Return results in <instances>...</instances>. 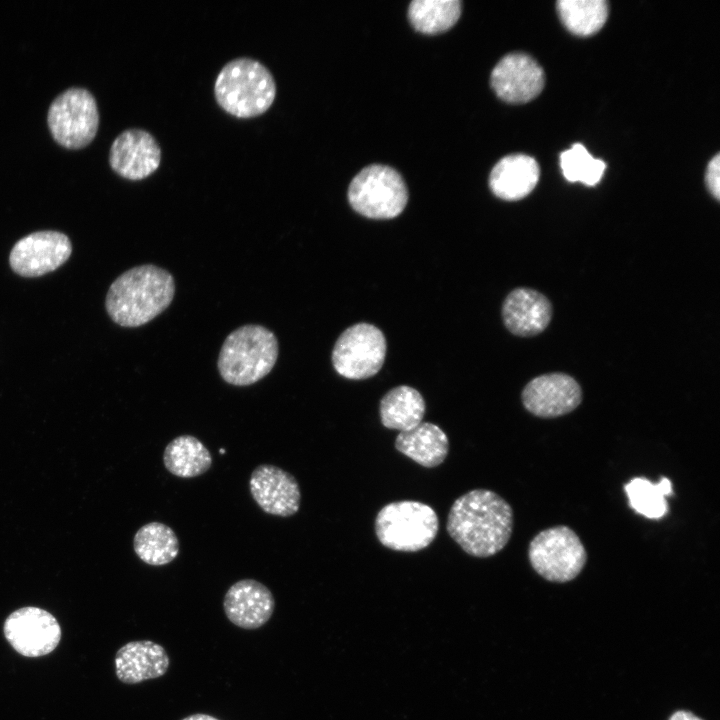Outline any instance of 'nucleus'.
<instances>
[{"mask_svg":"<svg viewBox=\"0 0 720 720\" xmlns=\"http://www.w3.org/2000/svg\"><path fill=\"white\" fill-rule=\"evenodd\" d=\"M451 538L469 555L486 558L500 552L513 531V510L497 493L471 490L455 500L447 518Z\"/></svg>","mask_w":720,"mask_h":720,"instance_id":"1","label":"nucleus"},{"mask_svg":"<svg viewBox=\"0 0 720 720\" xmlns=\"http://www.w3.org/2000/svg\"><path fill=\"white\" fill-rule=\"evenodd\" d=\"M175 295L172 274L153 264L133 267L110 285L105 308L122 327L142 326L169 307Z\"/></svg>","mask_w":720,"mask_h":720,"instance_id":"2","label":"nucleus"},{"mask_svg":"<svg viewBox=\"0 0 720 720\" xmlns=\"http://www.w3.org/2000/svg\"><path fill=\"white\" fill-rule=\"evenodd\" d=\"M278 353V340L272 331L261 325H244L224 340L217 361L218 371L228 384L252 385L271 372Z\"/></svg>","mask_w":720,"mask_h":720,"instance_id":"3","label":"nucleus"},{"mask_svg":"<svg viewBox=\"0 0 720 720\" xmlns=\"http://www.w3.org/2000/svg\"><path fill=\"white\" fill-rule=\"evenodd\" d=\"M218 104L229 114L250 118L272 105L276 85L270 71L259 61L236 58L220 70L214 85Z\"/></svg>","mask_w":720,"mask_h":720,"instance_id":"4","label":"nucleus"},{"mask_svg":"<svg viewBox=\"0 0 720 720\" xmlns=\"http://www.w3.org/2000/svg\"><path fill=\"white\" fill-rule=\"evenodd\" d=\"M439 528L436 512L418 501H397L385 505L375 519L380 543L392 550L416 552L429 546Z\"/></svg>","mask_w":720,"mask_h":720,"instance_id":"5","label":"nucleus"},{"mask_svg":"<svg viewBox=\"0 0 720 720\" xmlns=\"http://www.w3.org/2000/svg\"><path fill=\"white\" fill-rule=\"evenodd\" d=\"M348 200L359 214L371 219H391L402 213L408 191L393 168L373 164L363 168L351 181Z\"/></svg>","mask_w":720,"mask_h":720,"instance_id":"6","label":"nucleus"},{"mask_svg":"<svg viewBox=\"0 0 720 720\" xmlns=\"http://www.w3.org/2000/svg\"><path fill=\"white\" fill-rule=\"evenodd\" d=\"M528 557L532 568L550 582L575 579L587 561L579 536L568 526L558 525L540 531L530 542Z\"/></svg>","mask_w":720,"mask_h":720,"instance_id":"7","label":"nucleus"},{"mask_svg":"<svg viewBox=\"0 0 720 720\" xmlns=\"http://www.w3.org/2000/svg\"><path fill=\"white\" fill-rule=\"evenodd\" d=\"M47 123L60 145L69 149L85 147L94 139L99 124L94 96L85 88H68L50 104Z\"/></svg>","mask_w":720,"mask_h":720,"instance_id":"8","label":"nucleus"},{"mask_svg":"<svg viewBox=\"0 0 720 720\" xmlns=\"http://www.w3.org/2000/svg\"><path fill=\"white\" fill-rule=\"evenodd\" d=\"M382 331L369 323H358L344 330L332 350V364L341 376L362 380L375 375L386 356Z\"/></svg>","mask_w":720,"mask_h":720,"instance_id":"9","label":"nucleus"},{"mask_svg":"<svg viewBox=\"0 0 720 720\" xmlns=\"http://www.w3.org/2000/svg\"><path fill=\"white\" fill-rule=\"evenodd\" d=\"M3 632L14 650L26 657L51 653L61 639L56 618L48 611L32 606L12 612L4 622Z\"/></svg>","mask_w":720,"mask_h":720,"instance_id":"10","label":"nucleus"},{"mask_svg":"<svg viewBox=\"0 0 720 720\" xmlns=\"http://www.w3.org/2000/svg\"><path fill=\"white\" fill-rule=\"evenodd\" d=\"M71 253L72 244L66 234L54 230L36 231L15 243L9 264L22 277H39L59 268Z\"/></svg>","mask_w":720,"mask_h":720,"instance_id":"11","label":"nucleus"},{"mask_svg":"<svg viewBox=\"0 0 720 720\" xmlns=\"http://www.w3.org/2000/svg\"><path fill=\"white\" fill-rule=\"evenodd\" d=\"M521 399L531 414L555 418L575 410L582 401L578 382L565 373H549L533 378L524 387Z\"/></svg>","mask_w":720,"mask_h":720,"instance_id":"12","label":"nucleus"},{"mask_svg":"<svg viewBox=\"0 0 720 720\" xmlns=\"http://www.w3.org/2000/svg\"><path fill=\"white\" fill-rule=\"evenodd\" d=\"M249 490L266 514L290 517L300 508L301 491L296 478L276 465H258L250 475Z\"/></svg>","mask_w":720,"mask_h":720,"instance_id":"13","label":"nucleus"},{"mask_svg":"<svg viewBox=\"0 0 720 720\" xmlns=\"http://www.w3.org/2000/svg\"><path fill=\"white\" fill-rule=\"evenodd\" d=\"M490 83L497 96L508 103H526L542 91L544 71L524 53L505 55L491 72Z\"/></svg>","mask_w":720,"mask_h":720,"instance_id":"14","label":"nucleus"},{"mask_svg":"<svg viewBox=\"0 0 720 720\" xmlns=\"http://www.w3.org/2000/svg\"><path fill=\"white\" fill-rule=\"evenodd\" d=\"M161 149L147 131L137 128L121 132L113 141L109 162L120 176L140 180L152 174L160 165Z\"/></svg>","mask_w":720,"mask_h":720,"instance_id":"15","label":"nucleus"},{"mask_svg":"<svg viewBox=\"0 0 720 720\" xmlns=\"http://www.w3.org/2000/svg\"><path fill=\"white\" fill-rule=\"evenodd\" d=\"M275 600L271 590L255 579H242L226 591L223 609L228 620L237 627L254 630L271 618Z\"/></svg>","mask_w":720,"mask_h":720,"instance_id":"16","label":"nucleus"},{"mask_svg":"<svg viewBox=\"0 0 720 720\" xmlns=\"http://www.w3.org/2000/svg\"><path fill=\"white\" fill-rule=\"evenodd\" d=\"M552 306L540 292L530 288L511 291L502 305V318L506 328L517 336H534L550 323Z\"/></svg>","mask_w":720,"mask_h":720,"instance_id":"17","label":"nucleus"},{"mask_svg":"<svg viewBox=\"0 0 720 720\" xmlns=\"http://www.w3.org/2000/svg\"><path fill=\"white\" fill-rule=\"evenodd\" d=\"M170 664L166 650L151 640L131 641L115 655L117 678L125 684H138L163 676Z\"/></svg>","mask_w":720,"mask_h":720,"instance_id":"18","label":"nucleus"},{"mask_svg":"<svg viewBox=\"0 0 720 720\" xmlns=\"http://www.w3.org/2000/svg\"><path fill=\"white\" fill-rule=\"evenodd\" d=\"M540 169L537 161L525 154H511L493 167L489 186L497 197L514 201L526 197L537 185Z\"/></svg>","mask_w":720,"mask_h":720,"instance_id":"19","label":"nucleus"},{"mask_svg":"<svg viewBox=\"0 0 720 720\" xmlns=\"http://www.w3.org/2000/svg\"><path fill=\"white\" fill-rule=\"evenodd\" d=\"M395 447L419 465L432 468L445 460L449 441L439 426L421 422L411 430L400 432L396 437Z\"/></svg>","mask_w":720,"mask_h":720,"instance_id":"20","label":"nucleus"},{"mask_svg":"<svg viewBox=\"0 0 720 720\" xmlns=\"http://www.w3.org/2000/svg\"><path fill=\"white\" fill-rule=\"evenodd\" d=\"M213 459L208 448L195 436L180 435L171 440L163 452L166 470L180 478H194L206 473Z\"/></svg>","mask_w":720,"mask_h":720,"instance_id":"21","label":"nucleus"},{"mask_svg":"<svg viewBox=\"0 0 720 720\" xmlns=\"http://www.w3.org/2000/svg\"><path fill=\"white\" fill-rule=\"evenodd\" d=\"M425 401L414 388L401 385L387 392L380 401V418L389 429L408 431L422 422Z\"/></svg>","mask_w":720,"mask_h":720,"instance_id":"22","label":"nucleus"},{"mask_svg":"<svg viewBox=\"0 0 720 720\" xmlns=\"http://www.w3.org/2000/svg\"><path fill=\"white\" fill-rule=\"evenodd\" d=\"M133 549L144 563L151 566H164L178 556L180 543L170 526L152 521L141 526L135 533Z\"/></svg>","mask_w":720,"mask_h":720,"instance_id":"23","label":"nucleus"},{"mask_svg":"<svg viewBox=\"0 0 720 720\" xmlns=\"http://www.w3.org/2000/svg\"><path fill=\"white\" fill-rule=\"evenodd\" d=\"M460 14L459 0H414L408 8L412 26L425 34L448 30L457 22Z\"/></svg>","mask_w":720,"mask_h":720,"instance_id":"24","label":"nucleus"},{"mask_svg":"<svg viewBox=\"0 0 720 720\" xmlns=\"http://www.w3.org/2000/svg\"><path fill=\"white\" fill-rule=\"evenodd\" d=\"M557 11L570 32L578 36H589L602 28L609 9L605 0H559Z\"/></svg>","mask_w":720,"mask_h":720,"instance_id":"25","label":"nucleus"},{"mask_svg":"<svg viewBox=\"0 0 720 720\" xmlns=\"http://www.w3.org/2000/svg\"><path fill=\"white\" fill-rule=\"evenodd\" d=\"M629 506L649 519H660L668 512L667 496L673 494L672 483L662 477L658 484L642 477L633 478L624 486Z\"/></svg>","mask_w":720,"mask_h":720,"instance_id":"26","label":"nucleus"},{"mask_svg":"<svg viewBox=\"0 0 720 720\" xmlns=\"http://www.w3.org/2000/svg\"><path fill=\"white\" fill-rule=\"evenodd\" d=\"M560 166L568 181H580L589 186L601 180L606 168L602 160L594 158L580 143L561 153Z\"/></svg>","mask_w":720,"mask_h":720,"instance_id":"27","label":"nucleus"},{"mask_svg":"<svg viewBox=\"0 0 720 720\" xmlns=\"http://www.w3.org/2000/svg\"><path fill=\"white\" fill-rule=\"evenodd\" d=\"M706 183L716 200L720 198V155L716 154L709 162L706 171Z\"/></svg>","mask_w":720,"mask_h":720,"instance_id":"28","label":"nucleus"},{"mask_svg":"<svg viewBox=\"0 0 720 720\" xmlns=\"http://www.w3.org/2000/svg\"><path fill=\"white\" fill-rule=\"evenodd\" d=\"M668 720H703L693 712L688 710H677L672 713Z\"/></svg>","mask_w":720,"mask_h":720,"instance_id":"29","label":"nucleus"},{"mask_svg":"<svg viewBox=\"0 0 720 720\" xmlns=\"http://www.w3.org/2000/svg\"><path fill=\"white\" fill-rule=\"evenodd\" d=\"M182 720H219V719L216 717H213L211 715H208V714L197 713V714L189 715V716L183 718Z\"/></svg>","mask_w":720,"mask_h":720,"instance_id":"30","label":"nucleus"}]
</instances>
